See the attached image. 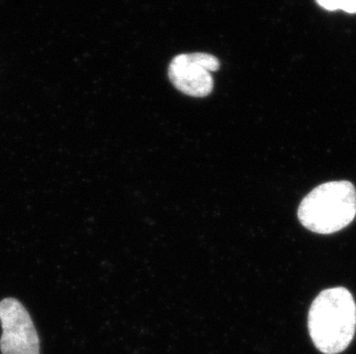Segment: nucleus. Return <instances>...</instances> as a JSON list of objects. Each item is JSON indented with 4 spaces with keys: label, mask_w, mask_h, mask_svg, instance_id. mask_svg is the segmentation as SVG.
<instances>
[{
    "label": "nucleus",
    "mask_w": 356,
    "mask_h": 354,
    "mask_svg": "<svg viewBox=\"0 0 356 354\" xmlns=\"http://www.w3.org/2000/svg\"><path fill=\"white\" fill-rule=\"evenodd\" d=\"M308 328L314 344L322 353L345 351L356 330V304L350 291L332 287L321 292L310 307Z\"/></svg>",
    "instance_id": "nucleus-1"
},
{
    "label": "nucleus",
    "mask_w": 356,
    "mask_h": 354,
    "mask_svg": "<svg viewBox=\"0 0 356 354\" xmlns=\"http://www.w3.org/2000/svg\"><path fill=\"white\" fill-rule=\"evenodd\" d=\"M298 217L303 227L317 234H333L356 217V191L348 180H334L314 189L300 205Z\"/></svg>",
    "instance_id": "nucleus-2"
},
{
    "label": "nucleus",
    "mask_w": 356,
    "mask_h": 354,
    "mask_svg": "<svg viewBox=\"0 0 356 354\" xmlns=\"http://www.w3.org/2000/svg\"><path fill=\"white\" fill-rule=\"evenodd\" d=\"M0 351L3 354H40V337L27 310L20 301L6 298L0 301Z\"/></svg>",
    "instance_id": "nucleus-3"
},
{
    "label": "nucleus",
    "mask_w": 356,
    "mask_h": 354,
    "mask_svg": "<svg viewBox=\"0 0 356 354\" xmlns=\"http://www.w3.org/2000/svg\"><path fill=\"white\" fill-rule=\"evenodd\" d=\"M220 67L218 59L212 54H180L173 58L168 66V78L182 94L192 97H205L213 89L212 73Z\"/></svg>",
    "instance_id": "nucleus-4"
},
{
    "label": "nucleus",
    "mask_w": 356,
    "mask_h": 354,
    "mask_svg": "<svg viewBox=\"0 0 356 354\" xmlns=\"http://www.w3.org/2000/svg\"><path fill=\"white\" fill-rule=\"evenodd\" d=\"M319 6L326 10H341L346 13H356V0H316Z\"/></svg>",
    "instance_id": "nucleus-5"
}]
</instances>
